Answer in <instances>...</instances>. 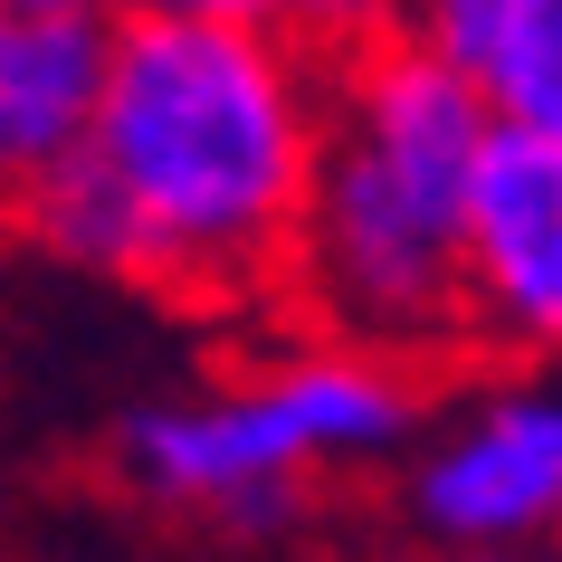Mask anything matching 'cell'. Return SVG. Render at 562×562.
I'll return each mask as SVG.
<instances>
[{
    "mask_svg": "<svg viewBox=\"0 0 562 562\" xmlns=\"http://www.w3.org/2000/svg\"><path fill=\"white\" fill-rule=\"evenodd\" d=\"M486 115L496 105L411 30L334 58L286 277L344 344L419 353L458 334V181Z\"/></svg>",
    "mask_w": 562,
    "mask_h": 562,
    "instance_id": "2",
    "label": "cell"
},
{
    "mask_svg": "<svg viewBox=\"0 0 562 562\" xmlns=\"http://www.w3.org/2000/svg\"><path fill=\"white\" fill-rule=\"evenodd\" d=\"M95 87H105L95 10H0V201L30 191L48 162L87 153Z\"/></svg>",
    "mask_w": 562,
    "mask_h": 562,
    "instance_id": "6",
    "label": "cell"
},
{
    "mask_svg": "<svg viewBox=\"0 0 562 562\" xmlns=\"http://www.w3.org/2000/svg\"><path fill=\"white\" fill-rule=\"evenodd\" d=\"M0 210H10V220H20V229H30L58 267L105 277V286H144V229H134V210H124V191L105 181L95 153L48 162L30 191H10Z\"/></svg>",
    "mask_w": 562,
    "mask_h": 562,
    "instance_id": "8",
    "label": "cell"
},
{
    "mask_svg": "<svg viewBox=\"0 0 562 562\" xmlns=\"http://www.w3.org/2000/svg\"><path fill=\"white\" fill-rule=\"evenodd\" d=\"M411 429H419V391L401 372V353L325 344V353L277 362L248 391H220V401H144V411H124L115 458L144 496L210 515L229 486L362 468V458H391Z\"/></svg>",
    "mask_w": 562,
    "mask_h": 562,
    "instance_id": "3",
    "label": "cell"
},
{
    "mask_svg": "<svg viewBox=\"0 0 562 562\" xmlns=\"http://www.w3.org/2000/svg\"><path fill=\"white\" fill-rule=\"evenodd\" d=\"M448 562H543V553H533V543H458Z\"/></svg>",
    "mask_w": 562,
    "mask_h": 562,
    "instance_id": "12",
    "label": "cell"
},
{
    "mask_svg": "<svg viewBox=\"0 0 562 562\" xmlns=\"http://www.w3.org/2000/svg\"><path fill=\"white\" fill-rule=\"evenodd\" d=\"M0 10H95V20H105L115 0H0Z\"/></svg>",
    "mask_w": 562,
    "mask_h": 562,
    "instance_id": "13",
    "label": "cell"
},
{
    "mask_svg": "<svg viewBox=\"0 0 562 562\" xmlns=\"http://www.w3.org/2000/svg\"><path fill=\"white\" fill-rule=\"evenodd\" d=\"M562 515V411L543 382H505L458 411L411 468V525L429 543H543Z\"/></svg>",
    "mask_w": 562,
    "mask_h": 562,
    "instance_id": "5",
    "label": "cell"
},
{
    "mask_svg": "<svg viewBox=\"0 0 562 562\" xmlns=\"http://www.w3.org/2000/svg\"><path fill=\"white\" fill-rule=\"evenodd\" d=\"M401 20H411V0H286L277 30L334 67V58H353V48H372V38H401Z\"/></svg>",
    "mask_w": 562,
    "mask_h": 562,
    "instance_id": "9",
    "label": "cell"
},
{
    "mask_svg": "<svg viewBox=\"0 0 562 562\" xmlns=\"http://www.w3.org/2000/svg\"><path fill=\"white\" fill-rule=\"evenodd\" d=\"M458 334L543 362L562 334V124L486 115L458 181Z\"/></svg>",
    "mask_w": 562,
    "mask_h": 562,
    "instance_id": "4",
    "label": "cell"
},
{
    "mask_svg": "<svg viewBox=\"0 0 562 562\" xmlns=\"http://www.w3.org/2000/svg\"><path fill=\"white\" fill-rule=\"evenodd\" d=\"M315 48L248 20L105 10V87L87 153L144 229V286L229 305L286 286L296 210L325 144Z\"/></svg>",
    "mask_w": 562,
    "mask_h": 562,
    "instance_id": "1",
    "label": "cell"
},
{
    "mask_svg": "<svg viewBox=\"0 0 562 562\" xmlns=\"http://www.w3.org/2000/svg\"><path fill=\"white\" fill-rule=\"evenodd\" d=\"M115 10H162V20H248V30H277L286 0H115Z\"/></svg>",
    "mask_w": 562,
    "mask_h": 562,
    "instance_id": "11",
    "label": "cell"
},
{
    "mask_svg": "<svg viewBox=\"0 0 562 562\" xmlns=\"http://www.w3.org/2000/svg\"><path fill=\"white\" fill-rule=\"evenodd\" d=\"M401 30L439 48L496 115L562 124V0H411Z\"/></svg>",
    "mask_w": 562,
    "mask_h": 562,
    "instance_id": "7",
    "label": "cell"
},
{
    "mask_svg": "<svg viewBox=\"0 0 562 562\" xmlns=\"http://www.w3.org/2000/svg\"><path fill=\"white\" fill-rule=\"evenodd\" d=\"M305 515V476H258V486H229V496L210 505V525L238 533V543H267V533H286Z\"/></svg>",
    "mask_w": 562,
    "mask_h": 562,
    "instance_id": "10",
    "label": "cell"
}]
</instances>
